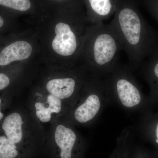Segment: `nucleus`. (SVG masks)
<instances>
[{"label":"nucleus","mask_w":158,"mask_h":158,"mask_svg":"<svg viewBox=\"0 0 158 158\" xmlns=\"http://www.w3.org/2000/svg\"><path fill=\"white\" fill-rule=\"evenodd\" d=\"M122 50L118 37L110 24L100 23L86 28L80 59L91 77L103 79L118 64V55Z\"/></svg>","instance_id":"1"},{"label":"nucleus","mask_w":158,"mask_h":158,"mask_svg":"<svg viewBox=\"0 0 158 158\" xmlns=\"http://www.w3.org/2000/svg\"><path fill=\"white\" fill-rule=\"evenodd\" d=\"M109 24L127 54L128 66L132 71L137 69L145 51L146 34L135 0H118L114 17Z\"/></svg>","instance_id":"2"},{"label":"nucleus","mask_w":158,"mask_h":158,"mask_svg":"<svg viewBox=\"0 0 158 158\" xmlns=\"http://www.w3.org/2000/svg\"><path fill=\"white\" fill-rule=\"evenodd\" d=\"M103 80L110 102L126 110L135 111L142 107L144 98L128 65L118 64Z\"/></svg>","instance_id":"3"},{"label":"nucleus","mask_w":158,"mask_h":158,"mask_svg":"<svg viewBox=\"0 0 158 158\" xmlns=\"http://www.w3.org/2000/svg\"><path fill=\"white\" fill-rule=\"evenodd\" d=\"M74 108L72 119L76 124L90 123L98 116L110 100L102 79L90 77L82 87Z\"/></svg>","instance_id":"4"},{"label":"nucleus","mask_w":158,"mask_h":158,"mask_svg":"<svg viewBox=\"0 0 158 158\" xmlns=\"http://www.w3.org/2000/svg\"><path fill=\"white\" fill-rule=\"evenodd\" d=\"M54 141L58 158H84L85 142L71 127L58 125L55 130Z\"/></svg>","instance_id":"5"},{"label":"nucleus","mask_w":158,"mask_h":158,"mask_svg":"<svg viewBox=\"0 0 158 158\" xmlns=\"http://www.w3.org/2000/svg\"><path fill=\"white\" fill-rule=\"evenodd\" d=\"M86 8V19L92 25L103 23L114 14L118 0H82Z\"/></svg>","instance_id":"6"},{"label":"nucleus","mask_w":158,"mask_h":158,"mask_svg":"<svg viewBox=\"0 0 158 158\" xmlns=\"http://www.w3.org/2000/svg\"><path fill=\"white\" fill-rule=\"evenodd\" d=\"M33 52L30 43L19 40L7 46L0 53V66H6L15 61L28 59Z\"/></svg>","instance_id":"7"},{"label":"nucleus","mask_w":158,"mask_h":158,"mask_svg":"<svg viewBox=\"0 0 158 158\" xmlns=\"http://www.w3.org/2000/svg\"><path fill=\"white\" fill-rule=\"evenodd\" d=\"M23 124L22 117L20 114L15 112L6 116L2 124V129L6 137L19 147L24 140Z\"/></svg>","instance_id":"8"},{"label":"nucleus","mask_w":158,"mask_h":158,"mask_svg":"<svg viewBox=\"0 0 158 158\" xmlns=\"http://www.w3.org/2000/svg\"><path fill=\"white\" fill-rule=\"evenodd\" d=\"M133 145L132 130L126 127L116 139V147L109 158H130Z\"/></svg>","instance_id":"9"},{"label":"nucleus","mask_w":158,"mask_h":158,"mask_svg":"<svg viewBox=\"0 0 158 158\" xmlns=\"http://www.w3.org/2000/svg\"><path fill=\"white\" fill-rule=\"evenodd\" d=\"M19 148L6 136H0V158H17L20 155Z\"/></svg>","instance_id":"10"},{"label":"nucleus","mask_w":158,"mask_h":158,"mask_svg":"<svg viewBox=\"0 0 158 158\" xmlns=\"http://www.w3.org/2000/svg\"><path fill=\"white\" fill-rule=\"evenodd\" d=\"M34 0H0V6L23 13L34 9Z\"/></svg>","instance_id":"11"},{"label":"nucleus","mask_w":158,"mask_h":158,"mask_svg":"<svg viewBox=\"0 0 158 158\" xmlns=\"http://www.w3.org/2000/svg\"><path fill=\"white\" fill-rule=\"evenodd\" d=\"M35 107L36 116L40 121L47 123L51 120L53 113L47 102L36 103Z\"/></svg>","instance_id":"12"},{"label":"nucleus","mask_w":158,"mask_h":158,"mask_svg":"<svg viewBox=\"0 0 158 158\" xmlns=\"http://www.w3.org/2000/svg\"><path fill=\"white\" fill-rule=\"evenodd\" d=\"M130 158H158V154L150 152L140 146L133 145Z\"/></svg>","instance_id":"13"},{"label":"nucleus","mask_w":158,"mask_h":158,"mask_svg":"<svg viewBox=\"0 0 158 158\" xmlns=\"http://www.w3.org/2000/svg\"><path fill=\"white\" fill-rule=\"evenodd\" d=\"M46 102L53 113H58L61 112L62 109V100L49 94L47 97Z\"/></svg>","instance_id":"14"},{"label":"nucleus","mask_w":158,"mask_h":158,"mask_svg":"<svg viewBox=\"0 0 158 158\" xmlns=\"http://www.w3.org/2000/svg\"><path fill=\"white\" fill-rule=\"evenodd\" d=\"M57 4H60V8H78L83 9L84 6L82 0H51Z\"/></svg>","instance_id":"15"},{"label":"nucleus","mask_w":158,"mask_h":158,"mask_svg":"<svg viewBox=\"0 0 158 158\" xmlns=\"http://www.w3.org/2000/svg\"><path fill=\"white\" fill-rule=\"evenodd\" d=\"M10 80L8 76L4 73H0V90H2L8 87Z\"/></svg>","instance_id":"16"},{"label":"nucleus","mask_w":158,"mask_h":158,"mask_svg":"<svg viewBox=\"0 0 158 158\" xmlns=\"http://www.w3.org/2000/svg\"><path fill=\"white\" fill-rule=\"evenodd\" d=\"M155 123L154 125L151 135L152 136V138L153 142L158 148V120Z\"/></svg>","instance_id":"17"},{"label":"nucleus","mask_w":158,"mask_h":158,"mask_svg":"<svg viewBox=\"0 0 158 158\" xmlns=\"http://www.w3.org/2000/svg\"><path fill=\"white\" fill-rule=\"evenodd\" d=\"M152 72L154 78L156 79L158 81V62H156L155 65H154L152 69Z\"/></svg>","instance_id":"18"},{"label":"nucleus","mask_w":158,"mask_h":158,"mask_svg":"<svg viewBox=\"0 0 158 158\" xmlns=\"http://www.w3.org/2000/svg\"><path fill=\"white\" fill-rule=\"evenodd\" d=\"M4 21L2 16H0V28L2 27L4 24Z\"/></svg>","instance_id":"19"},{"label":"nucleus","mask_w":158,"mask_h":158,"mask_svg":"<svg viewBox=\"0 0 158 158\" xmlns=\"http://www.w3.org/2000/svg\"><path fill=\"white\" fill-rule=\"evenodd\" d=\"M3 116H4V115L2 113L1 111V110H0V120L2 118Z\"/></svg>","instance_id":"20"},{"label":"nucleus","mask_w":158,"mask_h":158,"mask_svg":"<svg viewBox=\"0 0 158 158\" xmlns=\"http://www.w3.org/2000/svg\"><path fill=\"white\" fill-rule=\"evenodd\" d=\"M1 102H2V100H1V99H0V104H1Z\"/></svg>","instance_id":"21"}]
</instances>
